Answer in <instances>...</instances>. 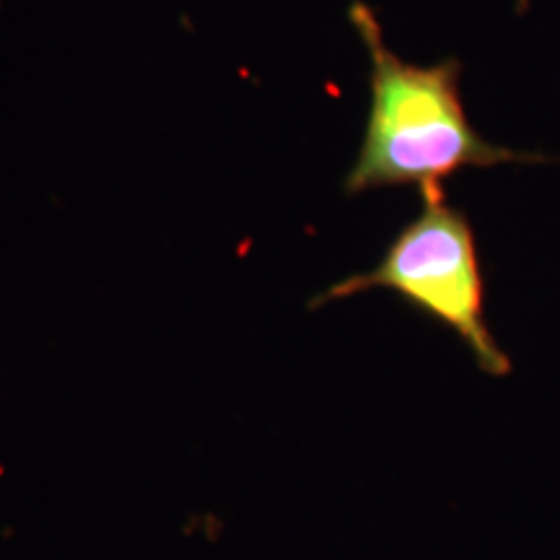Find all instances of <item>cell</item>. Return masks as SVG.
Returning a JSON list of instances; mask_svg holds the SVG:
<instances>
[{"mask_svg":"<svg viewBox=\"0 0 560 560\" xmlns=\"http://www.w3.org/2000/svg\"><path fill=\"white\" fill-rule=\"evenodd\" d=\"M348 19L371 60L366 130L346 177L348 195L408 185L423 190L462 170L550 161L540 153L490 143L472 128L459 94L462 62L457 58L436 66L402 60L389 50L380 19L361 0L350 5Z\"/></svg>","mask_w":560,"mask_h":560,"instance_id":"1","label":"cell"},{"mask_svg":"<svg viewBox=\"0 0 560 560\" xmlns=\"http://www.w3.org/2000/svg\"><path fill=\"white\" fill-rule=\"evenodd\" d=\"M420 202V213L405 223L374 268L338 280L310 306L319 310L366 291H392L457 332L482 374L506 376L511 361L486 322V283L470 221L450 206L441 185L423 187Z\"/></svg>","mask_w":560,"mask_h":560,"instance_id":"2","label":"cell"}]
</instances>
